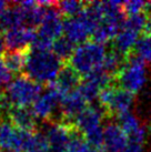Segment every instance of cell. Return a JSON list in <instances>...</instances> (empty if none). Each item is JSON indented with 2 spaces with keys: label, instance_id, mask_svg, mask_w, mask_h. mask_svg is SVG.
<instances>
[{
  "label": "cell",
  "instance_id": "cell-4",
  "mask_svg": "<svg viewBox=\"0 0 151 152\" xmlns=\"http://www.w3.org/2000/svg\"><path fill=\"white\" fill-rule=\"evenodd\" d=\"M105 45L96 41H87L76 47V50L69 60L71 66L79 75L87 76L92 71L102 68L105 58L107 56Z\"/></svg>",
  "mask_w": 151,
  "mask_h": 152
},
{
  "label": "cell",
  "instance_id": "cell-24",
  "mask_svg": "<svg viewBox=\"0 0 151 152\" xmlns=\"http://www.w3.org/2000/svg\"><path fill=\"white\" fill-rule=\"evenodd\" d=\"M78 90L86 100V102L91 103V104H93V102L99 99V94L101 92V89H99L97 86H95L89 81L84 80V79L81 81Z\"/></svg>",
  "mask_w": 151,
  "mask_h": 152
},
{
  "label": "cell",
  "instance_id": "cell-23",
  "mask_svg": "<svg viewBox=\"0 0 151 152\" xmlns=\"http://www.w3.org/2000/svg\"><path fill=\"white\" fill-rule=\"evenodd\" d=\"M84 80L89 81L97 86L99 89H105L111 85V80H112V76H110L108 72L106 71L103 68L97 69L91 73H89L87 76H84Z\"/></svg>",
  "mask_w": 151,
  "mask_h": 152
},
{
  "label": "cell",
  "instance_id": "cell-14",
  "mask_svg": "<svg viewBox=\"0 0 151 152\" xmlns=\"http://www.w3.org/2000/svg\"><path fill=\"white\" fill-rule=\"evenodd\" d=\"M87 108V102L77 89L72 92L63 96L60 106V112L62 115L65 122L71 123L76 120V118L82 113Z\"/></svg>",
  "mask_w": 151,
  "mask_h": 152
},
{
  "label": "cell",
  "instance_id": "cell-20",
  "mask_svg": "<svg viewBox=\"0 0 151 152\" xmlns=\"http://www.w3.org/2000/svg\"><path fill=\"white\" fill-rule=\"evenodd\" d=\"M75 50H76V45L72 43L65 36L58 38L54 42V45H52V52L58 57L59 59L62 60V61L71 59Z\"/></svg>",
  "mask_w": 151,
  "mask_h": 152
},
{
  "label": "cell",
  "instance_id": "cell-6",
  "mask_svg": "<svg viewBox=\"0 0 151 152\" xmlns=\"http://www.w3.org/2000/svg\"><path fill=\"white\" fill-rule=\"evenodd\" d=\"M98 100L108 114H114L117 117L118 114L131 111L134 104V94L120 87L109 86L101 90Z\"/></svg>",
  "mask_w": 151,
  "mask_h": 152
},
{
  "label": "cell",
  "instance_id": "cell-12",
  "mask_svg": "<svg viewBox=\"0 0 151 152\" xmlns=\"http://www.w3.org/2000/svg\"><path fill=\"white\" fill-rule=\"evenodd\" d=\"M37 31L32 28L21 27L4 32V45L8 51H25L32 46Z\"/></svg>",
  "mask_w": 151,
  "mask_h": 152
},
{
  "label": "cell",
  "instance_id": "cell-22",
  "mask_svg": "<svg viewBox=\"0 0 151 152\" xmlns=\"http://www.w3.org/2000/svg\"><path fill=\"white\" fill-rule=\"evenodd\" d=\"M134 55L138 56L146 64L151 62V34H146L140 36L134 47Z\"/></svg>",
  "mask_w": 151,
  "mask_h": 152
},
{
  "label": "cell",
  "instance_id": "cell-3",
  "mask_svg": "<svg viewBox=\"0 0 151 152\" xmlns=\"http://www.w3.org/2000/svg\"><path fill=\"white\" fill-rule=\"evenodd\" d=\"M118 87L125 89L129 92H142L148 85L147 64L138 56L131 52L128 55L127 60L121 70L116 76Z\"/></svg>",
  "mask_w": 151,
  "mask_h": 152
},
{
  "label": "cell",
  "instance_id": "cell-34",
  "mask_svg": "<svg viewBox=\"0 0 151 152\" xmlns=\"http://www.w3.org/2000/svg\"><path fill=\"white\" fill-rule=\"evenodd\" d=\"M0 123H1V121H0Z\"/></svg>",
  "mask_w": 151,
  "mask_h": 152
},
{
  "label": "cell",
  "instance_id": "cell-33",
  "mask_svg": "<svg viewBox=\"0 0 151 152\" xmlns=\"http://www.w3.org/2000/svg\"><path fill=\"white\" fill-rule=\"evenodd\" d=\"M0 152H2V151H1V148H0Z\"/></svg>",
  "mask_w": 151,
  "mask_h": 152
},
{
  "label": "cell",
  "instance_id": "cell-26",
  "mask_svg": "<svg viewBox=\"0 0 151 152\" xmlns=\"http://www.w3.org/2000/svg\"><path fill=\"white\" fill-rule=\"evenodd\" d=\"M148 2L142 0H130L123 2V10L127 16H134V15H140L144 13L143 11H147Z\"/></svg>",
  "mask_w": 151,
  "mask_h": 152
},
{
  "label": "cell",
  "instance_id": "cell-31",
  "mask_svg": "<svg viewBox=\"0 0 151 152\" xmlns=\"http://www.w3.org/2000/svg\"><path fill=\"white\" fill-rule=\"evenodd\" d=\"M47 152H68V150H58V149H50Z\"/></svg>",
  "mask_w": 151,
  "mask_h": 152
},
{
  "label": "cell",
  "instance_id": "cell-28",
  "mask_svg": "<svg viewBox=\"0 0 151 152\" xmlns=\"http://www.w3.org/2000/svg\"><path fill=\"white\" fill-rule=\"evenodd\" d=\"M11 106L9 104L7 97H6V90L0 87V114H7Z\"/></svg>",
  "mask_w": 151,
  "mask_h": 152
},
{
  "label": "cell",
  "instance_id": "cell-1",
  "mask_svg": "<svg viewBox=\"0 0 151 152\" xmlns=\"http://www.w3.org/2000/svg\"><path fill=\"white\" fill-rule=\"evenodd\" d=\"M62 60L49 51L31 50L27 53L25 73L26 76L39 85H52L57 80L59 73L63 68Z\"/></svg>",
  "mask_w": 151,
  "mask_h": 152
},
{
  "label": "cell",
  "instance_id": "cell-11",
  "mask_svg": "<svg viewBox=\"0 0 151 152\" xmlns=\"http://www.w3.org/2000/svg\"><path fill=\"white\" fill-rule=\"evenodd\" d=\"M117 123L122 129V131L126 133V135L128 137V140L130 142L144 145L146 140H147L148 132L144 126L141 123L140 119L132 111H128L125 113L118 114Z\"/></svg>",
  "mask_w": 151,
  "mask_h": 152
},
{
  "label": "cell",
  "instance_id": "cell-19",
  "mask_svg": "<svg viewBox=\"0 0 151 152\" xmlns=\"http://www.w3.org/2000/svg\"><path fill=\"white\" fill-rule=\"evenodd\" d=\"M127 57L128 56L123 55V53L119 52V51L112 48L111 50L107 52L102 68L109 73L110 76L116 77L118 75V72L120 71L121 68L123 67V64L127 60Z\"/></svg>",
  "mask_w": 151,
  "mask_h": 152
},
{
  "label": "cell",
  "instance_id": "cell-16",
  "mask_svg": "<svg viewBox=\"0 0 151 152\" xmlns=\"http://www.w3.org/2000/svg\"><path fill=\"white\" fill-rule=\"evenodd\" d=\"M80 83H81L80 75L69 64V66H65L61 69L57 80L52 85L55 86L62 96H66L68 93L77 90L79 88Z\"/></svg>",
  "mask_w": 151,
  "mask_h": 152
},
{
  "label": "cell",
  "instance_id": "cell-5",
  "mask_svg": "<svg viewBox=\"0 0 151 152\" xmlns=\"http://www.w3.org/2000/svg\"><path fill=\"white\" fill-rule=\"evenodd\" d=\"M42 93V87L27 76H18L6 88V97L11 107L32 106Z\"/></svg>",
  "mask_w": 151,
  "mask_h": 152
},
{
  "label": "cell",
  "instance_id": "cell-25",
  "mask_svg": "<svg viewBox=\"0 0 151 152\" xmlns=\"http://www.w3.org/2000/svg\"><path fill=\"white\" fill-rule=\"evenodd\" d=\"M147 13H140V15H134V16H128L125 20L123 27L129 28V29L133 30L140 34L142 31L147 30Z\"/></svg>",
  "mask_w": 151,
  "mask_h": 152
},
{
  "label": "cell",
  "instance_id": "cell-10",
  "mask_svg": "<svg viewBox=\"0 0 151 152\" xmlns=\"http://www.w3.org/2000/svg\"><path fill=\"white\" fill-rule=\"evenodd\" d=\"M61 17H62V15L57 8L56 4L48 6L41 23L38 27L39 29H38L37 34L52 42H55L58 38L62 37L61 34H63L65 20H62Z\"/></svg>",
  "mask_w": 151,
  "mask_h": 152
},
{
  "label": "cell",
  "instance_id": "cell-30",
  "mask_svg": "<svg viewBox=\"0 0 151 152\" xmlns=\"http://www.w3.org/2000/svg\"><path fill=\"white\" fill-rule=\"evenodd\" d=\"M4 49H6V45H4V38L1 31H0V56H4Z\"/></svg>",
  "mask_w": 151,
  "mask_h": 152
},
{
  "label": "cell",
  "instance_id": "cell-13",
  "mask_svg": "<svg viewBox=\"0 0 151 152\" xmlns=\"http://www.w3.org/2000/svg\"><path fill=\"white\" fill-rule=\"evenodd\" d=\"M129 144L126 133L116 122H108L103 131V152H125Z\"/></svg>",
  "mask_w": 151,
  "mask_h": 152
},
{
  "label": "cell",
  "instance_id": "cell-29",
  "mask_svg": "<svg viewBox=\"0 0 151 152\" xmlns=\"http://www.w3.org/2000/svg\"><path fill=\"white\" fill-rule=\"evenodd\" d=\"M147 18H148L147 34H151V2H148V8H147Z\"/></svg>",
  "mask_w": 151,
  "mask_h": 152
},
{
  "label": "cell",
  "instance_id": "cell-8",
  "mask_svg": "<svg viewBox=\"0 0 151 152\" xmlns=\"http://www.w3.org/2000/svg\"><path fill=\"white\" fill-rule=\"evenodd\" d=\"M63 96L59 92L54 85H50L46 91H42L36 102L32 104V111L36 114L38 120L52 121L56 115L60 114V106ZM62 118V115H61Z\"/></svg>",
  "mask_w": 151,
  "mask_h": 152
},
{
  "label": "cell",
  "instance_id": "cell-27",
  "mask_svg": "<svg viewBox=\"0 0 151 152\" xmlns=\"http://www.w3.org/2000/svg\"><path fill=\"white\" fill-rule=\"evenodd\" d=\"M12 73L6 68L2 61H0V87L4 85H8L11 81Z\"/></svg>",
  "mask_w": 151,
  "mask_h": 152
},
{
  "label": "cell",
  "instance_id": "cell-7",
  "mask_svg": "<svg viewBox=\"0 0 151 152\" xmlns=\"http://www.w3.org/2000/svg\"><path fill=\"white\" fill-rule=\"evenodd\" d=\"M97 27V23L89 17L86 11L76 16L68 18L63 23V34L75 45H82L87 42Z\"/></svg>",
  "mask_w": 151,
  "mask_h": 152
},
{
  "label": "cell",
  "instance_id": "cell-32",
  "mask_svg": "<svg viewBox=\"0 0 151 152\" xmlns=\"http://www.w3.org/2000/svg\"><path fill=\"white\" fill-rule=\"evenodd\" d=\"M149 134H150V137H151V126H150V128H149Z\"/></svg>",
  "mask_w": 151,
  "mask_h": 152
},
{
  "label": "cell",
  "instance_id": "cell-9",
  "mask_svg": "<svg viewBox=\"0 0 151 152\" xmlns=\"http://www.w3.org/2000/svg\"><path fill=\"white\" fill-rule=\"evenodd\" d=\"M40 132L45 135L50 149L68 150L76 130L71 123L65 121H48L45 126H42Z\"/></svg>",
  "mask_w": 151,
  "mask_h": 152
},
{
  "label": "cell",
  "instance_id": "cell-17",
  "mask_svg": "<svg viewBox=\"0 0 151 152\" xmlns=\"http://www.w3.org/2000/svg\"><path fill=\"white\" fill-rule=\"evenodd\" d=\"M139 38H140V34L138 32L126 27H122L120 32L113 40V49L126 56L130 55L131 50L134 49Z\"/></svg>",
  "mask_w": 151,
  "mask_h": 152
},
{
  "label": "cell",
  "instance_id": "cell-35",
  "mask_svg": "<svg viewBox=\"0 0 151 152\" xmlns=\"http://www.w3.org/2000/svg\"><path fill=\"white\" fill-rule=\"evenodd\" d=\"M150 152H151V150H150Z\"/></svg>",
  "mask_w": 151,
  "mask_h": 152
},
{
  "label": "cell",
  "instance_id": "cell-15",
  "mask_svg": "<svg viewBox=\"0 0 151 152\" xmlns=\"http://www.w3.org/2000/svg\"><path fill=\"white\" fill-rule=\"evenodd\" d=\"M7 117L15 128L22 131H34L37 127L38 118L29 107H11Z\"/></svg>",
  "mask_w": 151,
  "mask_h": 152
},
{
  "label": "cell",
  "instance_id": "cell-2",
  "mask_svg": "<svg viewBox=\"0 0 151 152\" xmlns=\"http://www.w3.org/2000/svg\"><path fill=\"white\" fill-rule=\"evenodd\" d=\"M107 114V110L101 104H91L76 118L72 126L91 147L101 149V147H103L105 131V126L102 123Z\"/></svg>",
  "mask_w": 151,
  "mask_h": 152
},
{
  "label": "cell",
  "instance_id": "cell-21",
  "mask_svg": "<svg viewBox=\"0 0 151 152\" xmlns=\"http://www.w3.org/2000/svg\"><path fill=\"white\" fill-rule=\"evenodd\" d=\"M56 6L59 9V11L61 12V15H65L68 18L78 16L86 8V4L84 2L75 1V0H66V1L56 2Z\"/></svg>",
  "mask_w": 151,
  "mask_h": 152
},
{
  "label": "cell",
  "instance_id": "cell-18",
  "mask_svg": "<svg viewBox=\"0 0 151 152\" xmlns=\"http://www.w3.org/2000/svg\"><path fill=\"white\" fill-rule=\"evenodd\" d=\"M27 53L25 51H6L2 56V62L11 73L25 71Z\"/></svg>",
  "mask_w": 151,
  "mask_h": 152
}]
</instances>
